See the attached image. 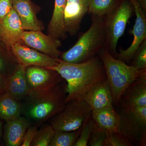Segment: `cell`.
Segmentation results:
<instances>
[{
    "mask_svg": "<svg viewBox=\"0 0 146 146\" xmlns=\"http://www.w3.org/2000/svg\"><path fill=\"white\" fill-rule=\"evenodd\" d=\"M48 68L56 71L67 82L66 103L83 100L89 91L107 78L98 54L81 63H68L59 59L57 65Z\"/></svg>",
    "mask_w": 146,
    "mask_h": 146,
    "instance_id": "obj_1",
    "label": "cell"
},
{
    "mask_svg": "<svg viewBox=\"0 0 146 146\" xmlns=\"http://www.w3.org/2000/svg\"><path fill=\"white\" fill-rule=\"evenodd\" d=\"M66 83L46 90L30 91L21 101L22 114L31 125L39 126L62 111L66 106Z\"/></svg>",
    "mask_w": 146,
    "mask_h": 146,
    "instance_id": "obj_2",
    "label": "cell"
},
{
    "mask_svg": "<svg viewBox=\"0 0 146 146\" xmlns=\"http://www.w3.org/2000/svg\"><path fill=\"white\" fill-rule=\"evenodd\" d=\"M104 67L113 100V106L119 107L120 99L128 86L146 75V69L138 70L114 57L106 46L98 53Z\"/></svg>",
    "mask_w": 146,
    "mask_h": 146,
    "instance_id": "obj_3",
    "label": "cell"
},
{
    "mask_svg": "<svg viewBox=\"0 0 146 146\" xmlns=\"http://www.w3.org/2000/svg\"><path fill=\"white\" fill-rule=\"evenodd\" d=\"M106 45L104 17L91 15L89 29L82 35L70 49L61 52L60 59L68 63H82L98 55Z\"/></svg>",
    "mask_w": 146,
    "mask_h": 146,
    "instance_id": "obj_4",
    "label": "cell"
},
{
    "mask_svg": "<svg viewBox=\"0 0 146 146\" xmlns=\"http://www.w3.org/2000/svg\"><path fill=\"white\" fill-rule=\"evenodd\" d=\"M134 8L129 0H122L112 13L104 18L106 45L110 53L116 58L117 45L125 31L128 22L134 14Z\"/></svg>",
    "mask_w": 146,
    "mask_h": 146,
    "instance_id": "obj_5",
    "label": "cell"
},
{
    "mask_svg": "<svg viewBox=\"0 0 146 146\" xmlns=\"http://www.w3.org/2000/svg\"><path fill=\"white\" fill-rule=\"evenodd\" d=\"M119 132L132 144L146 146V106L120 108Z\"/></svg>",
    "mask_w": 146,
    "mask_h": 146,
    "instance_id": "obj_6",
    "label": "cell"
},
{
    "mask_svg": "<svg viewBox=\"0 0 146 146\" xmlns=\"http://www.w3.org/2000/svg\"><path fill=\"white\" fill-rule=\"evenodd\" d=\"M92 110L84 100L67 103L64 109L52 117L55 131H72L82 127L91 117Z\"/></svg>",
    "mask_w": 146,
    "mask_h": 146,
    "instance_id": "obj_7",
    "label": "cell"
},
{
    "mask_svg": "<svg viewBox=\"0 0 146 146\" xmlns=\"http://www.w3.org/2000/svg\"><path fill=\"white\" fill-rule=\"evenodd\" d=\"M134 8L136 18L133 28L130 31L133 36L131 44L126 49L121 48L116 58L125 63H130L136 50L146 40V15H145L136 0H129Z\"/></svg>",
    "mask_w": 146,
    "mask_h": 146,
    "instance_id": "obj_8",
    "label": "cell"
},
{
    "mask_svg": "<svg viewBox=\"0 0 146 146\" xmlns=\"http://www.w3.org/2000/svg\"><path fill=\"white\" fill-rule=\"evenodd\" d=\"M26 78L30 91L46 90L52 88L63 81L56 71L36 66L26 68Z\"/></svg>",
    "mask_w": 146,
    "mask_h": 146,
    "instance_id": "obj_9",
    "label": "cell"
},
{
    "mask_svg": "<svg viewBox=\"0 0 146 146\" xmlns=\"http://www.w3.org/2000/svg\"><path fill=\"white\" fill-rule=\"evenodd\" d=\"M10 51L18 64L25 68L36 66L48 68L55 66L59 62V58L51 57L21 43L13 45Z\"/></svg>",
    "mask_w": 146,
    "mask_h": 146,
    "instance_id": "obj_10",
    "label": "cell"
},
{
    "mask_svg": "<svg viewBox=\"0 0 146 146\" xmlns=\"http://www.w3.org/2000/svg\"><path fill=\"white\" fill-rule=\"evenodd\" d=\"M22 43L32 48L55 58H58L61 52L60 39H54L42 33L41 31H25L21 37Z\"/></svg>",
    "mask_w": 146,
    "mask_h": 146,
    "instance_id": "obj_11",
    "label": "cell"
},
{
    "mask_svg": "<svg viewBox=\"0 0 146 146\" xmlns=\"http://www.w3.org/2000/svg\"><path fill=\"white\" fill-rule=\"evenodd\" d=\"M24 31L19 16L13 8L0 23V42L10 51L13 45L22 43L21 37Z\"/></svg>",
    "mask_w": 146,
    "mask_h": 146,
    "instance_id": "obj_12",
    "label": "cell"
},
{
    "mask_svg": "<svg viewBox=\"0 0 146 146\" xmlns=\"http://www.w3.org/2000/svg\"><path fill=\"white\" fill-rule=\"evenodd\" d=\"M90 0H67L64 11V22L67 33L74 36L80 29L84 17L89 10Z\"/></svg>",
    "mask_w": 146,
    "mask_h": 146,
    "instance_id": "obj_13",
    "label": "cell"
},
{
    "mask_svg": "<svg viewBox=\"0 0 146 146\" xmlns=\"http://www.w3.org/2000/svg\"><path fill=\"white\" fill-rule=\"evenodd\" d=\"M13 8L19 16L25 31H42L44 29L42 22L36 17L39 7L31 0H13Z\"/></svg>",
    "mask_w": 146,
    "mask_h": 146,
    "instance_id": "obj_14",
    "label": "cell"
},
{
    "mask_svg": "<svg viewBox=\"0 0 146 146\" xmlns=\"http://www.w3.org/2000/svg\"><path fill=\"white\" fill-rule=\"evenodd\" d=\"M146 106V75L131 84L121 97L119 107L132 108Z\"/></svg>",
    "mask_w": 146,
    "mask_h": 146,
    "instance_id": "obj_15",
    "label": "cell"
},
{
    "mask_svg": "<svg viewBox=\"0 0 146 146\" xmlns=\"http://www.w3.org/2000/svg\"><path fill=\"white\" fill-rule=\"evenodd\" d=\"M83 100L92 110L113 106L112 94L107 78L89 91Z\"/></svg>",
    "mask_w": 146,
    "mask_h": 146,
    "instance_id": "obj_16",
    "label": "cell"
},
{
    "mask_svg": "<svg viewBox=\"0 0 146 146\" xmlns=\"http://www.w3.org/2000/svg\"><path fill=\"white\" fill-rule=\"evenodd\" d=\"M25 71V67L18 64L15 70L6 78V93L21 102L30 92Z\"/></svg>",
    "mask_w": 146,
    "mask_h": 146,
    "instance_id": "obj_17",
    "label": "cell"
},
{
    "mask_svg": "<svg viewBox=\"0 0 146 146\" xmlns=\"http://www.w3.org/2000/svg\"><path fill=\"white\" fill-rule=\"evenodd\" d=\"M31 125L29 121L22 115L15 119L6 121L4 127L6 146H21L25 133Z\"/></svg>",
    "mask_w": 146,
    "mask_h": 146,
    "instance_id": "obj_18",
    "label": "cell"
},
{
    "mask_svg": "<svg viewBox=\"0 0 146 146\" xmlns=\"http://www.w3.org/2000/svg\"><path fill=\"white\" fill-rule=\"evenodd\" d=\"M91 118L98 126L108 132L119 131L120 116L113 106L92 110Z\"/></svg>",
    "mask_w": 146,
    "mask_h": 146,
    "instance_id": "obj_19",
    "label": "cell"
},
{
    "mask_svg": "<svg viewBox=\"0 0 146 146\" xmlns=\"http://www.w3.org/2000/svg\"><path fill=\"white\" fill-rule=\"evenodd\" d=\"M67 0H55L54 9L48 27V35L54 39H64L67 32L64 22V11Z\"/></svg>",
    "mask_w": 146,
    "mask_h": 146,
    "instance_id": "obj_20",
    "label": "cell"
},
{
    "mask_svg": "<svg viewBox=\"0 0 146 146\" xmlns=\"http://www.w3.org/2000/svg\"><path fill=\"white\" fill-rule=\"evenodd\" d=\"M21 102L7 93L0 96V118L6 121L15 119L21 116Z\"/></svg>",
    "mask_w": 146,
    "mask_h": 146,
    "instance_id": "obj_21",
    "label": "cell"
},
{
    "mask_svg": "<svg viewBox=\"0 0 146 146\" xmlns=\"http://www.w3.org/2000/svg\"><path fill=\"white\" fill-rule=\"evenodd\" d=\"M122 0H90L88 13L91 15L104 17L112 13Z\"/></svg>",
    "mask_w": 146,
    "mask_h": 146,
    "instance_id": "obj_22",
    "label": "cell"
},
{
    "mask_svg": "<svg viewBox=\"0 0 146 146\" xmlns=\"http://www.w3.org/2000/svg\"><path fill=\"white\" fill-rule=\"evenodd\" d=\"M82 127L72 131H55L49 146H73L77 140Z\"/></svg>",
    "mask_w": 146,
    "mask_h": 146,
    "instance_id": "obj_23",
    "label": "cell"
},
{
    "mask_svg": "<svg viewBox=\"0 0 146 146\" xmlns=\"http://www.w3.org/2000/svg\"><path fill=\"white\" fill-rule=\"evenodd\" d=\"M18 63L10 51L0 47V74L7 77L15 70Z\"/></svg>",
    "mask_w": 146,
    "mask_h": 146,
    "instance_id": "obj_24",
    "label": "cell"
},
{
    "mask_svg": "<svg viewBox=\"0 0 146 146\" xmlns=\"http://www.w3.org/2000/svg\"><path fill=\"white\" fill-rule=\"evenodd\" d=\"M55 130L51 125H45L37 130L31 146H49L55 133Z\"/></svg>",
    "mask_w": 146,
    "mask_h": 146,
    "instance_id": "obj_25",
    "label": "cell"
},
{
    "mask_svg": "<svg viewBox=\"0 0 146 146\" xmlns=\"http://www.w3.org/2000/svg\"><path fill=\"white\" fill-rule=\"evenodd\" d=\"M130 65L138 70L146 69V40L136 50L130 62Z\"/></svg>",
    "mask_w": 146,
    "mask_h": 146,
    "instance_id": "obj_26",
    "label": "cell"
},
{
    "mask_svg": "<svg viewBox=\"0 0 146 146\" xmlns=\"http://www.w3.org/2000/svg\"><path fill=\"white\" fill-rule=\"evenodd\" d=\"M106 131L94 124L90 136L88 146H105L106 140Z\"/></svg>",
    "mask_w": 146,
    "mask_h": 146,
    "instance_id": "obj_27",
    "label": "cell"
},
{
    "mask_svg": "<svg viewBox=\"0 0 146 146\" xmlns=\"http://www.w3.org/2000/svg\"><path fill=\"white\" fill-rule=\"evenodd\" d=\"M105 146H133V144L129 141L120 132L106 131Z\"/></svg>",
    "mask_w": 146,
    "mask_h": 146,
    "instance_id": "obj_28",
    "label": "cell"
},
{
    "mask_svg": "<svg viewBox=\"0 0 146 146\" xmlns=\"http://www.w3.org/2000/svg\"><path fill=\"white\" fill-rule=\"evenodd\" d=\"M95 122L91 117L82 126L80 134L74 146H87Z\"/></svg>",
    "mask_w": 146,
    "mask_h": 146,
    "instance_id": "obj_29",
    "label": "cell"
},
{
    "mask_svg": "<svg viewBox=\"0 0 146 146\" xmlns=\"http://www.w3.org/2000/svg\"><path fill=\"white\" fill-rule=\"evenodd\" d=\"M13 0H0V23L13 8Z\"/></svg>",
    "mask_w": 146,
    "mask_h": 146,
    "instance_id": "obj_30",
    "label": "cell"
},
{
    "mask_svg": "<svg viewBox=\"0 0 146 146\" xmlns=\"http://www.w3.org/2000/svg\"><path fill=\"white\" fill-rule=\"evenodd\" d=\"M37 130V127L36 126L31 125L28 128L25 133L23 141L21 146H31Z\"/></svg>",
    "mask_w": 146,
    "mask_h": 146,
    "instance_id": "obj_31",
    "label": "cell"
},
{
    "mask_svg": "<svg viewBox=\"0 0 146 146\" xmlns=\"http://www.w3.org/2000/svg\"><path fill=\"white\" fill-rule=\"evenodd\" d=\"M5 77L0 74V96L6 92V82Z\"/></svg>",
    "mask_w": 146,
    "mask_h": 146,
    "instance_id": "obj_32",
    "label": "cell"
},
{
    "mask_svg": "<svg viewBox=\"0 0 146 146\" xmlns=\"http://www.w3.org/2000/svg\"><path fill=\"white\" fill-rule=\"evenodd\" d=\"M145 15H146V0H136Z\"/></svg>",
    "mask_w": 146,
    "mask_h": 146,
    "instance_id": "obj_33",
    "label": "cell"
},
{
    "mask_svg": "<svg viewBox=\"0 0 146 146\" xmlns=\"http://www.w3.org/2000/svg\"><path fill=\"white\" fill-rule=\"evenodd\" d=\"M2 133V123L0 121V139Z\"/></svg>",
    "mask_w": 146,
    "mask_h": 146,
    "instance_id": "obj_34",
    "label": "cell"
}]
</instances>
